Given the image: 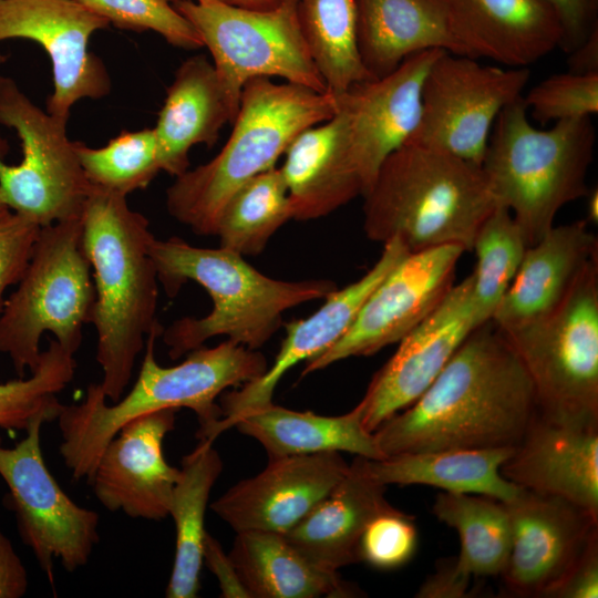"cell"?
I'll return each instance as SVG.
<instances>
[{
    "mask_svg": "<svg viewBox=\"0 0 598 598\" xmlns=\"http://www.w3.org/2000/svg\"><path fill=\"white\" fill-rule=\"evenodd\" d=\"M534 120L549 122L591 117L598 113V72L550 75L523 96Z\"/></svg>",
    "mask_w": 598,
    "mask_h": 598,
    "instance_id": "40",
    "label": "cell"
},
{
    "mask_svg": "<svg viewBox=\"0 0 598 598\" xmlns=\"http://www.w3.org/2000/svg\"><path fill=\"white\" fill-rule=\"evenodd\" d=\"M569 53L568 71L581 74L598 72L597 25L590 31L586 40Z\"/></svg>",
    "mask_w": 598,
    "mask_h": 598,
    "instance_id": "48",
    "label": "cell"
},
{
    "mask_svg": "<svg viewBox=\"0 0 598 598\" xmlns=\"http://www.w3.org/2000/svg\"><path fill=\"white\" fill-rule=\"evenodd\" d=\"M416 546L414 517L394 507L367 525L359 544V557L375 568L393 569L406 564Z\"/></svg>",
    "mask_w": 598,
    "mask_h": 598,
    "instance_id": "41",
    "label": "cell"
},
{
    "mask_svg": "<svg viewBox=\"0 0 598 598\" xmlns=\"http://www.w3.org/2000/svg\"><path fill=\"white\" fill-rule=\"evenodd\" d=\"M289 219L287 186L280 169L274 166L247 181L228 198L215 236L223 248L243 257L257 256Z\"/></svg>",
    "mask_w": 598,
    "mask_h": 598,
    "instance_id": "35",
    "label": "cell"
},
{
    "mask_svg": "<svg viewBox=\"0 0 598 598\" xmlns=\"http://www.w3.org/2000/svg\"><path fill=\"white\" fill-rule=\"evenodd\" d=\"M514 448H455L401 453L381 460L360 456V460L363 470L384 485L421 484L507 503L522 489L499 472Z\"/></svg>",
    "mask_w": 598,
    "mask_h": 598,
    "instance_id": "29",
    "label": "cell"
},
{
    "mask_svg": "<svg viewBox=\"0 0 598 598\" xmlns=\"http://www.w3.org/2000/svg\"><path fill=\"white\" fill-rule=\"evenodd\" d=\"M55 419L53 413H41L14 447L0 445V475L9 487L19 534L51 582L54 558L64 569L74 571L87 564L99 542L97 513L74 503L45 466L41 427Z\"/></svg>",
    "mask_w": 598,
    "mask_h": 598,
    "instance_id": "13",
    "label": "cell"
},
{
    "mask_svg": "<svg viewBox=\"0 0 598 598\" xmlns=\"http://www.w3.org/2000/svg\"><path fill=\"white\" fill-rule=\"evenodd\" d=\"M442 52L434 49L415 53L382 78L333 93L344 147L361 179L362 196L383 161L414 133L421 114L423 80Z\"/></svg>",
    "mask_w": 598,
    "mask_h": 598,
    "instance_id": "17",
    "label": "cell"
},
{
    "mask_svg": "<svg viewBox=\"0 0 598 598\" xmlns=\"http://www.w3.org/2000/svg\"><path fill=\"white\" fill-rule=\"evenodd\" d=\"M472 292L468 275L400 341L396 352L373 375L359 402L369 432L416 401L476 329Z\"/></svg>",
    "mask_w": 598,
    "mask_h": 598,
    "instance_id": "18",
    "label": "cell"
},
{
    "mask_svg": "<svg viewBox=\"0 0 598 598\" xmlns=\"http://www.w3.org/2000/svg\"><path fill=\"white\" fill-rule=\"evenodd\" d=\"M203 559H205L208 568L217 577L223 597L250 598L229 556L223 550L218 540L208 533L204 537Z\"/></svg>",
    "mask_w": 598,
    "mask_h": 598,
    "instance_id": "45",
    "label": "cell"
},
{
    "mask_svg": "<svg viewBox=\"0 0 598 598\" xmlns=\"http://www.w3.org/2000/svg\"><path fill=\"white\" fill-rule=\"evenodd\" d=\"M336 112L330 91L255 78L241 90L238 114L221 151L209 162L175 177L166 208L195 234H216L228 198L247 181L275 166L292 140Z\"/></svg>",
    "mask_w": 598,
    "mask_h": 598,
    "instance_id": "6",
    "label": "cell"
},
{
    "mask_svg": "<svg viewBox=\"0 0 598 598\" xmlns=\"http://www.w3.org/2000/svg\"><path fill=\"white\" fill-rule=\"evenodd\" d=\"M82 247L93 269L90 323L106 399L116 402L156 319L158 277L150 255L155 238L147 218L125 196L92 187L82 214Z\"/></svg>",
    "mask_w": 598,
    "mask_h": 598,
    "instance_id": "3",
    "label": "cell"
},
{
    "mask_svg": "<svg viewBox=\"0 0 598 598\" xmlns=\"http://www.w3.org/2000/svg\"><path fill=\"white\" fill-rule=\"evenodd\" d=\"M0 206H6V205L3 204L1 193H0Z\"/></svg>",
    "mask_w": 598,
    "mask_h": 598,
    "instance_id": "51",
    "label": "cell"
},
{
    "mask_svg": "<svg viewBox=\"0 0 598 598\" xmlns=\"http://www.w3.org/2000/svg\"><path fill=\"white\" fill-rule=\"evenodd\" d=\"M163 328L157 322L146 337L145 354L134 385L109 405L100 384H90L79 404L62 406L60 453L74 480H90L107 443L130 421L165 409L187 408L198 419L202 440L221 417L217 396L258 379L268 369L265 355L227 340L214 348L188 352L179 364L165 368L155 359V342Z\"/></svg>",
    "mask_w": 598,
    "mask_h": 598,
    "instance_id": "2",
    "label": "cell"
},
{
    "mask_svg": "<svg viewBox=\"0 0 598 598\" xmlns=\"http://www.w3.org/2000/svg\"><path fill=\"white\" fill-rule=\"evenodd\" d=\"M595 144L591 117L539 130L523 96L498 114L481 168L495 204L511 212L528 247L554 226L565 205L587 195Z\"/></svg>",
    "mask_w": 598,
    "mask_h": 598,
    "instance_id": "7",
    "label": "cell"
},
{
    "mask_svg": "<svg viewBox=\"0 0 598 598\" xmlns=\"http://www.w3.org/2000/svg\"><path fill=\"white\" fill-rule=\"evenodd\" d=\"M234 426L257 440L269 460L323 452H348L370 460L385 457L374 434L362 423L359 403L338 416L299 412L270 403L246 413Z\"/></svg>",
    "mask_w": 598,
    "mask_h": 598,
    "instance_id": "31",
    "label": "cell"
},
{
    "mask_svg": "<svg viewBox=\"0 0 598 598\" xmlns=\"http://www.w3.org/2000/svg\"><path fill=\"white\" fill-rule=\"evenodd\" d=\"M250 598L351 597L338 571L316 565L282 534L237 532L228 554Z\"/></svg>",
    "mask_w": 598,
    "mask_h": 598,
    "instance_id": "30",
    "label": "cell"
},
{
    "mask_svg": "<svg viewBox=\"0 0 598 598\" xmlns=\"http://www.w3.org/2000/svg\"><path fill=\"white\" fill-rule=\"evenodd\" d=\"M598 597V536L595 537L551 598Z\"/></svg>",
    "mask_w": 598,
    "mask_h": 598,
    "instance_id": "44",
    "label": "cell"
},
{
    "mask_svg": "<svg viewBox=\"0 0 598 598\" xmlns=\"http://www.w3.org/2000/svg\"><path fill=\"white\" fill-rule=\"evenodd\" d=\"M501 331L533 380L542 414L598 422V257L551 311Z\"/></svg>",
    "mask_w": 598,
    "mask_h": 598,
    "instance_id": "9",
    "label": "cell"
},
{
    "mask_svg": "<svg viewBox=\"0 0 598 598\" xmlns=\"http://www.w3.org/2000/svg\"><path fill=\"white\" fill-rule=\"evenodd\" d=\"M75 368L74 355L52 339L30 378L0 383V429L25 430L41 413L58 417L63 406L58 394L71 382Z\"/></svg>",
    "mask_w": 598,
    "mask_h": 598,
    "instance_id": "38",
    "label": "cell"
},
{
    "mask_svg": "<svg viewBox=\"0 0 598 598\" xmlns=\"http://www.w3.org/2000/svg\"><path fill=\"white\" fill-rule=\"evenodd\" d=\"M109 24L134 32L152 31L173 47L196 50L203 42L174 7L176 0H78Z\"/></svg>",
    "mask_w": 598,
    "mask_h": 598,
    "instance_id": "39",
    "label": "cell"
},
{
    "mask_svg": "<svg viewBox=\"0 0 598 598\" xmlns=\"http://www.w3.org/2000/svg\"><path fill=\"white\" fill-rule=\"evenodd\" d=\"M471 577L458 571L453 559H445L421 585L416 597L421 598H461L466 596Z\"/></svg>",
    "mask_w": 598,
    "mask_h": 598,
    "instance_id": "46",
    "label": "cell"
},
{
    "mask_svg": "<svg viewBox=\"0 0 598 598\" xmlns=\"http://www.w3.org/2000/svg\"><path fill=\"white\" fill-rule=\"evenodd\" d=\"M538 412L533 380L492 321L474 329L431 385L374 432L386 456L515 447Z\"/></svg>",
    "mask_w": 598,
    "mask_h": 598,
    "instance_id": "1",
    "label": "cell"
},
{
    "mask_svg": "<svg viewBox=\"0 0 598 598\" xmlns=\"http://www.w3.org/2000/svg\"><path fill=\"white\" fill-rule=\"evenodd\" d=\"M107 27L78 0H0V42L21 38L43 48L53 72L47 112L65 121L80 100L111 91L102 60L89 50L91 37Z\"/></svg>",
    "mask_w": 598,
    "mask_h": 598,
    "instance_id": "15",
    "label": "cell"
},
{
    "mask_svg": "<svg viewBox=\"0 0 598 598\" xmlns=\"http://www.w3.org/2000/svg\"><path fill=\"white\" fill-rule=\"evenodd\" d=\"M556 11L564 35L560 48L571 52L580 45L597 25V0H545Z\"/></svg>",
    "mask_w": 598,
    "mask_h": 598,
    "instance_id": "43",
    "label": "cell"
},
{
    "mask_svg": "<svg viewBox=\"0 0 598 598\" xmlns=\"http://www.w3.org/2000/svg\"><path fill=\"white\" fill-rule=\"evenodd\" d=\"M595 257L598 239L586 219L553 226L526 249L492 321L501 330H509L545 316Z\"/></svg>",
    "mask_w": 598,
    "mask_h": 598,
    "instance_id": "24",
    "label": "cell"
},
{
    "mask_svg": "<svg viewBox=\"0 0 598 598\" xmlns=\"http://www.w3.org/2000/svg\"><path fill=\"white\" fill-rule=\"evenodd\" d=\"M150 255L158 281L169 297L176 296L190 280L204 287L213 300V310L207 316L184 317L163 329L161 336L173 360L217 336H227L235 343L257 350L279 329L287 310L324 299L338 289L328 279H274L235 251L223 247L199 248L177 237L154 238Z\"/></svg>",
    "mask_w": 598,
    "mask_h": 598,
    "instance_id": "4",
    "label": "cell"
},
{
    "mask_svg": "<svg viewBox=\"0 0 598 598\" xmlns=\"http://www.w3.org/2000/svg\"><path fill=\"white\" fill-rule=\"evenodd\" d=\"M464 251L461 246L445 245L405 256L371 292L346 333L306 361L302 375L400 342L454 286L455 268Z\"/></svg>",
    "mask_w": 598,
    "mask_h": 598,
    "instance_id": "14",
    "label": "cell"
},
{
    "mask_svg": "<svg viewBox=\"0 0 598 598\" xmlns=\"http://www.w3.org/2000/svg\"><path fill=\"white\" fill-rule=\"evenodd\" d=\"M354 2L358 52L374 79L391 73L422 51L437 49L465 55L453 33L446 0Z\"/></svg>",
    "mask_w": 598,
    "mask_h": 598,
    "instance_id": "26",
    "label": "cell"
},
{
    "mask_svg": "<svg viewBox=\"0 0 598 598\" xmlns=\"http://www.w3.org/2000/svg\"><path fill=\"white\" fill-rule=\"evenodd\" d=\"M505 505L511 549L499 575L503 586L515 597L551 598L598 536V518L563 498L525 488Z\"/></svg>",
    "mask_w": 598,
    "mask_h": 598,
    "instance_id": "16",
    "label": "cell"
},
{
    "mask_svg": "<svg viewBox=\"0 0 598 598\" xmlns=\"http://www.w3.org/2000/svg\"><path fill=\"white\" fill-rule=\"evenodd\" d=\"M40 229L34 221L0 206V315L3 293L22 278Z\"/></svg>",
    "mask_w": 598,
    "mask_h": 598,
    "instance_id": "42",
    "label": "cell"
},
{
    "mask_svg": "<svg viewBox=\"0 0 598 598\" xmlns=\"http://www.w3.org/2000/svg\"><path fill=\"white\" fill-rule=\"evenodd\" d=\"M585 197L587 198L586 220L588 223L597 224L598 221V189L596 187L592 189H589Z\"/></svg>",
    "mask_w": 598,
    "mask_h": 598,
    "instance_id": "50",
    "label": "cell"
},
{
    "mask_svg": "<svg viewBox=\"0 0 598 598\" xmlns=\"http://www.w3.org/2000/svg\"><path fill=\"white\" fill-rule=\"evenodd\" d=\"M436 518L460 537L455 568L472 577L499 576L511 549V524L505 503L484 495L439 493L433 503Z\"/></svg>",
    "mask_w": 598,
    "mask_h": 598,
    "instance_id": "33",
    "label": "cell"
},
{
    "mask_svg": "<svg viewBox=\"0 0 598 598\" xmlns=\"http://www.w3.org/2000/svg\"><path fill=\"white\" fill-rule=\"evenodd\" d=\"M176 10L195 28L217 75L239 110L241 90L255 78H281L317 92L327 86L303 38L297 0L251 10L218 0H176Z\"/></svg>",
    "mask_w": 598,
    "mask_h": 598,
    "instance_id": "10",
    "label": "cell"
},
{
    "mask_svg": "<svg viewBox=\"0 0 598 598\" xmlns=\"http://www.w3.org/2000/svg\"><path fill=\"white\" fill-rule=\"evenodd\" d=\"M94 300L81 216L41 227L18 288L3 302L0 353L10 358L20 378L37 368L45 332L74 355Z\"/></svg>",
    "mask_w": 598,
    "mask_h": 598,
    "instance_id": "8",
    "label": "cell"
},
{
    "mask_svg": "<svg viewBox=\"0 0 598 598\" xmlns=\"http://www.w3.org/2000/svg\"><path fill=\"white\" fill-rule=\"evenodd\" d=\"M74 147L91 187L125 197L146 188L162 171L153 128L124 130L99 148L81 142Z\"/></svg>",
    "mask_w": 598,
    "mask_h": 598,
    "instance_id": "37",
    "label": "cell"
},
{
    "mask_svg": "<svg viewBox=\"0 0 598 598\" xmlns=\"http://www.w3.org/2000/svg\"><path fill=\"white\" fill-rule=\"evenodd\" d=\"M297 14L328 91L340 93L354 83L374 79L358 52L354 0H297Z\"/></svg>",
    "mask_w": 598,
    "mask_h": 598,
    "instance_id": "34",
    "label": "cell"
},
{
    "mask_svg": "<svg viewBox=\"0 0 598 598\" xmlns=\"http://www.w3.org/2000/svg\"><path fill=\"white\" fill-rule=\"evenodd\" d=\"M410 252L398 239L384 243L374 266L359 280L336 289L311 316L286 324V337L274 364L258 379L225 393L220 400L221 417L205 440L214 442L248 412L272 403V395L285 373L336 343L349 329L361 307L385 276Z\"/></svg>",
    "mask_w": 598,
    "mask_h": 598,
    "instance_id": "19",
    "label": "cell"
},
{
    "mask_svg": "<svg viewBox=\"0 0 598 598\" xmlns=\"http://www.w3.org/2000/svg\"><path fill=\"white\" fill-rule=\"evenodd\" d=\"M363 198L367 237L398 239L410 254L445 245L472 251L496 207L481 166L413 141L383 161Z\"/></svg>",
    "mask_w": 598,
    "mask_h": 598,
    "instance_id": "5",
    "label": "cell"
},
{
    "mask_svg": "<svg viewBox=\"0 0 598 598\" xmlns=\"http://www.w3.org/2000/svg\"><path fill=\"white\" fill-rule=\"evenodd\" d=\"M348 470L339 452L269 460L265 470L230 487L210 508L236 533L283 534L326 498Z\"/></svg>",
    "mask_w": 598,
    "mask_h": 598,
    "instance_id": "20",
    "label": "cell"
},
{
    "mask_svg": "<svg viewBox=\"0 0 598 598\" xmlns=\"http://www.w3.org/2000/svg\"><path fill=\"white\" fill-rule=\"evenodd\" d=\"M226 4L251 9V10H267L277 6L281 0H218Z\"/></svg>",
    "mask_w": 598,
    "mask_h": 598,
    "instance_id": "49",
    "label": "cell"
},
{
    "mask_svg": "<svg viewBox=\"0 0 598 598\" xmlns=\"http://www.w3.org/2000/svg\"><path fill=\"white\" fill-rule=\"evenodd\" d=\"M231 103L205 55L186 59L176 70L153 127L161 169L179 176L188 169V153L197 144L212 147L221 128L235 121Z\"/></svg>",
    "mask_w": 598,
    "mask_h": 598,
    "instance_id": "25",
    "label": "cell"
},
{
    "mask_svg": "<svg viewBox=\"0 0 598 598\" xmlns=\"http://www.w3.org/2000/svg\"><path fill=\"white\" fill-rule=\"evenodd\" d=\"M177 411L138 416L104 447L89 482L106 509L153 520L169 515L179 468L166 462L163 441L175 427Z\"/></svg>",
    "mask_w": 598,
    "mask_h": 598,
    "instance_id": "21",
    "label": "cell"
},
{
    "mask_svg": "<svg viewBox=\"0 0 598 598\" xmlns=\"http://www.w3.org/2000/svg\"><path fill=\"white\" fill-rule=\"evenodd\" d=\"M385 487L363 470L357 456L329 495L282 535L316 565L338 571L360 560L359 544L367 525L394 508L384 497Z\"/></svg>",
    "mask_w": 598,
    "mask_h": 598,
    "instance_id": "27",
    "label": "cell"
},
{
    "mask_svg": "<svg viewBox=\"0 0 598 598\" xmlns=\"http://www.w3.org/2000/svg\"><path fill=\"white\" fill-rule=\"evenodd\" d=\"M529 76L528 68L487 65L442 52L423 80L419 124L408 141L481 166L498 114L523 96Z\"/></svg>",
    "mask_w": 598,
    "mask_h": 598,
    "instance_id": "12",
    "label": "cell"
},
{
    "mask_svg": "<svg viewBox=\"0 0 598 598\" xmlns=\"http://www.w3.org/2000/svg\"><path fill=\"white\" fill-rule=\"evenodd\" d=\"M221 471L223 461L212 441L199 440V444L182 460L169 506L176 528V550L166 588L168 598H194L198 594L205 512Z\"/></svg>",
    "mask_w": 598,
    "mask_h": 598,
    "instance_id": "32",
    "label": "cell"
},
{
    "mask_svg": "<svg viewBox=\"0 0 598 598\" xmlns=\"http://www.w3.org/2000/svg\"><path fill=\"white\" fill-rule=\"evenodd\" d=\"M0 123L17 132L22 150L21 162L8 165L0 140L3 204L40 227L81 216L92 187L68 137V121L39 109L11 78L0 75Z\"/></svg>",
    "mask_w": 598,
    "mask_h": 598,
    "instance_id": "11",
    "label": "cell"
},
{
    "mask_svg": "<svg viewBox=\"0 0 598 598\" xmlns=\"http://www.w3.org/2000/svg\"><path fill=\"white\" fill-rule=\"evenodd\" d=\"M28 589V575L11 542L0 530V598H19Z\"/></svg>",
    "mask_w": 598,
    "mask_h": 598,
    "instance_id": "47",
    "label": "cell"
},
{
    "mask_svg": "<svg viewBox=\"0 0 598 598\" xmlns=\"http://www.w3.org/2000/svg\"><path fill=\"white\" fill-rule=\"evenodd\" d=\"M346 153L342 125L336 113L292 140L279 168L288 190L291 219L320 218L362 196V183Z\"/></svg>",
    "mask_w": 598,
    "mask_h": 598,
    "instance_id": "28",
    "label": "cell"
},
{
    "mask_svg": "<svg viewBox=\"0 0 598 598\" xmlns=\"http://www.w3.org/2000/svg\"><path fill=\"white\" fill-rule=\"evenodd\" d=\"M499 472L522 488L563 498L598 518V422L538 411Z\"/></svg>",
    "mask_w": 598,
    "mask_h": 598,
    "instance_id": "22",
    "label": "cell"
},
{
    "mask_svg": "<svg viewBox=\"0 0 598 598\" xmlns=\"http://www.w3.org/2000/svg\"><path fill=\"white\" fill-rule=\"evenodd\" d=\"M453 33L474 59L527 68L563 41V27L545 0H446Z\"/></svg>",
    "mask_w": 598,
    "mask_h": 598,
    "instance_id": "23",
    "label": "cell"
},
{
    "mask_svg": "<svg viewBox=\"0 0 598 598\" xmlns=\"http://www.w3.org/2000/svg\"><path fill=\"white\" fill-rule=\"evenodd\" d=\"M528 248L511 212L496 205L475 236L473 309L476 328L492 320Z\"/></svg>",
    "mask_w": 598,
    "mask_h": 598,
    "instance_id": "36",
    "label": "cell"
}]
</instances>
